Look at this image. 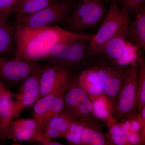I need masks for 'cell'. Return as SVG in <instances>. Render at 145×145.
Returning a JSON list of instances; mask_svg holds the SVG:
<instances>
[{
    "mask_svg": "<svg viewBox=\"0 0 145 145\" xmlns=\"http://www.w3.org/2000/svg\"><path fill=\"white\" fill-rule=\"evenodd\" d=\"M15 56L23 59L42 61L54 44L64 40L85 36L58 26L29 28L15 25Z\"/></svg>",
    "mask_w": 145,
    "mask_h": 145,
    "instance_id": "6da1fadb",
    "label": "cell"
},
{
    "mask_svg": "<svg viewBox=\"0 0 145 145\" xmlns=\"http://www.w3.org/2000/svg\"><path fill=\"white\" fill-rule=\"evenodd\" d=\"M101 26L92 36L88 48L89 56H96L110 39L113 37L126 24L130 21L126 9L120 7L116 0H111L109 8Z\"/></svg>",
    "mask_w": 145,
    "mask_h": 145,
    "instance_id": "7a4b0ae2",
    "label": "cell"
},
{
    "mask_svg": "<svg viewBox=\"0 0 145 145\" xmlns=\"http://www.w3.org/2000/svg\"><path fill=\"white\" fill-rule=\"evenodd\" d=\"M63 111L86 125L100 127L94 120L91 100L78 82L77 73L71 78L65 91Z\"/></svg>",
    "mask_w": 145,
    "mask_h": 145,
    "instance_id": "3957f363",
    "label": "cell"
},
{
    "mask_svg": "<svg viewBox=\"0 0 145 145\" xmlns=\"http://www.w3.org/2000/svg\"><path fill=\"white\" fill-rule=\"evenodd\" d=\"M72 9L70 0H55L35 13L27 15L16 13L15 25L29 28L55 26L64 22Z\"/></svg>",
    "mask_w": 145,
    "mask_h": 145,
    "instance_id": "277c9868",
    "label": "cell"
},
{
    "mask_svg": "<svg viewBox=\"0 0 145 145\" xmlns=\"http://www.w3.org/2000/svg\"><path fill=\"white\" fill-rule=\"evenodd\" d=\"M138 78L137 60L127 66L121 86L117 94L112 112L116 121L119 122L137 113L136 98Z\"/></svg>",
    "mask_w": 145,
    "mask_h": 145,
    "instance_id": "5b68a950",
    "label": "cell"
},
{
    "mask_svg": "<svg viewBox=\"0 0 145 145\" xmlns=\"http://www.w3.org/2000/svg\"><path fill=\"white\" fill-rule=\"evenodd\" d=\"M84 64L95 70L103 81L104 94L109 103L112 115L116 98L121 86L126 66H121L114 64L99 54L93 57L89 56Z\"/></svg>",
    "mask_w": 145,
    "mask_h": 145,
    "instance_id": "8992f818",
    "label": "cell"
},
{
    "mask_svg": "<svg viewBox=\"0 0 145 145\" xmlns=\"http://www.w3.org/2000/svg\"><path fill=\"white\" fill-rule=\"evenodd\" d=\"M106 13L103 0H81L64 23L69 31L80 33L98 25Z\"/></svg>",
    "mask_w": 145,
    "mask_h": 145,
    "instance_id": "52a82bcc",
    "label": "cell"
},
{
    "mask_svg": "<svg viewBox=\"0 0 145 145\" xmlns=\"http://www.w3.org/2000/svg\"><path fill=\"white\" fill-rule=\"evenodd\" d=\"M47 65L23 59L16 56L0 54V79L8 84L17 85L22 82L32 72Z\"/></svg>",
    "mask_w": 145,
    "mask_h": 145,
    "instance_id": "ba28073f",
    "label": "cell"
},
{
    "mask_svg": "<svg viewBox=\"0 0 145 145\" xmlns=\"http://www.w3.org/2000/svg\"><path fill=\"white\" fill-rule=\"evenodd\" d=\"M42 134L34 118L11 120L0 126V139L15 142L31 141Z\"/></svg>",
    "mask_w": 145,
    "mask_h": 145,
    "instance_id": "9c48e42d",
    "label": "cell"
},
{
    "mask_svg": "<svg viewBox=\"0 0 145 145\" xmlns=\"http://www.w3.org/2000/svg\"><path fill=\"white\" fill-rule=\"evenodd\" d=\"M77 73L76 70H71L62 65H47L40 77L39 99L68 83Z\"/></svg>",
    "mask_w": 145,
    "mask_h": 145,
    "instance_id": "30bf717a",
    "label": "cell"
},
{
    "mask_svg": "<svg viewBox=\"0 0 145 145\" xmlns=\"http://www.w3.org/2000/svg\"><path fill=\"white\" fill-rule=\"evenodd\" d=\"M128 23L122 27L117 34L107 42L97 55H101L121 66H127L134 63L127 57L126 49V31Z\"/></svg>",
    "mask_w": 145,
    "mask_h": 145,
    "instance_id": "8fae6325",
    "label": "cell"
},
{
    "mask_svg": "<svg viewBox=\"0 0 145 145\" xmlns=\"http://www.w3.org/2000/svg\"><path fill=\"white\" fill-rule=\"evenodd\" d=\"M44 67L32 72L21 83L18 93L20 99L16 101V118L20 116L24 109L34 105L39 99L40 77Z\"/></svg>",
    "mask_w": 145,
    "mask_h": 145,
    "instance_id": "7c38bea8",
    "label": "cell"
},
{
    "mask_svg": "<svg viewBox=\"0 0 145 145\" xmlns=\"http://www.w3.org/2000/svg\"><path fill=\"white\" fill-rule=\"evenodd\" d=\"M91 37L88 35L71 42L66 51L63 66L76 71L82 66L89 57L88 48Z\"/></svg>",
    "mask_w": 145,
    "mask_h": 145,
    "instance_id": "4fadbf2b",
    "label": "cell"
},
{
    "mask_svg": "<svg viewBox=\"0 0 145 145\" xmlns=\"http://www.w3.org/2000/svg\"><path fill=\"white\" fill-rule=\"evenodd\" d=\"M74 119L66 112L62 111L59 115L51 119L44 132L31 142L47 145L50 140L64 137Z\"/></svg>",
    "mask_w": 145,
    "mask_h": 145,
    "instance_id": "5bb4252c",
    "label": "cell"
},
{
    "mask_svg": "<svg viewBox=\"0 0 145 145\" xmlns=\"http://www.w3.org/2000/svg\"><path fill=\"white\" fill-rule=\"evenodd\" d=\"M78 69V82L90 99L104 94L103 81L95 70L85 64Z\"/></svg>",
    "mask_w": 145,
    "mask_h": 145,
    "instance_id": "9a60e30c",
    "label": "cell"
},
{
    "mask_svg": "<svg viewBox=\"0 0 145 145\" xmlns=\"http://www.w3.org/2000/svg\"><path fill=\"white\" fill-rule=\"evenodd\" d=\"M127 26L126 40L138 49L145 50V8L135 15Z\"/></svg>",
    "mask_w": 145,
    "mask_h": 145,
    "instance_id": "2e32d148",
    "label": "cell"
},
{
    "mask_svg": "<svg viewBox=\"0 0 145 145\" xmlns=\"http://www.w3.org/2000/svg\"><path fill=\"white\" fill-rule=\"evenodd\" d=\"M69 83L42 96L34 103L33 110V118L36 121L40 129L41 130L43 119L47 112L48 111L56 98L62 92L66 90Z\"/></svg>",
    "mask_w": 145,
    "mask_h": 145,
    "instance_id": "e0dca14e",
    "label": "cell"
},
{
    "mask_svg": "<svg viewBox=\"0 0 145 145\" xmlns=\"http://www.w3.org/2000/svg\"><path fill=\"white\" fill-rule=\"evenodd\" d=\"M16 27L0 17V54L15 56Z\"/></svg>",
    "mask_w": 145,
    "mask_h": 145,
    "instance_id": "ac0fdd59",
    "label": "cell"
},
{
    "mask_svg": "<svg viewBox=\"0 0 145 145\" xmlns=\"http://www.w3.org/2000/svg\"><path fill=\"white\" fill-rule=\"evenodd\" d=\"M91 100L95 118L103 120L108 126L116 121L112 117L109 103L105 94L94 97Z\"/></svg>",
    "mask_w": 145,
    "mask_h": 145,
    "instance_id": "d6986e66",
    "label": "cell"
},
{
    "mask_svg": "<svg viewBox=\"0 0 145 145\" xmlns=\"http://www.w3.org/2000/svg\"><path fill=\"white\" fill-rule=\"evenodd\" d=\"M87 36L88 35L86 34L85 36L81 37L66 39L57 43L51 48L46 57L42 61L47 65L63 66L66 51L71 42L74 39Z\"/></svg>",
    "mask_w": 145,
    "mask_h": 145,
    "instance_id": "ffe728a7",
    "label": "cell"
},
{
    "mask_svg": "<svg viewBox=\"0 0 145 145\" xmlns=\"http://www.w3.org/2000/svg\"><path fill=\"white\" fill-rule=\"evenodd\" d=\"M138 78L136 98V112H140L145 107V61L143 57L137 59Z\"/></svg>",
    "mask_w": 145,
    "mask_h": 145,
    "instance_id": "44dd1931",
    "label": "cell"
},
{
    "mask_svg": "<svg viewBox=\"0 0 145 145\" xmlns=\"http://www.w3.org/2000/svg\"><path fill=\"white\" fill-rule=\"evenodd\" d=\"M82 145H110L106 135L100 131L99 128L85 126L81 136Z\"/></svg>",
    "mask_w": 145,
    "mask_h": 145,
    "instance_id": "7402d4cb",
    "label": "cell"
},
{
    "mask_svg": "<svg viewBox=\"0 0 145 145\" xmlns=\"http://www.w3.org/2000/svg\"><path fill=\"white\" fill-rule=\"evenodd\" d=\"M108 127V133L106 136L110 145H130L126 135L119 122H113Z\"/></svg>",
    "mask_w": 145,
    "mask_h": 145,
    "instance_id": "603a6c76",
    "label": "cell"
},
{
    "mask_svg": "<svg viewBox=\"0 0 145 145\" xmlns=\"http://www.w3.org/2000/svg\"><path fill=\"white\" fill-rule=\"evenodd\" d=\"M65 91L62 92L56 98L44 117L41 127L42 134L44 132L48 125L51 119L57 117L62 112L64 106Z\"/></svg>",
    "mask_w": 145,
    "mask_h": 145,
    "instance_id": "cb8c5ba5",
    "label": "cell"
},
{
    "mask_svg": "<svg viewBox=\"0 0 145 145\" xmlns=\"http://www.w3.org/2000/svg\"><path fill=\"white\" fill-rule=\"evenodd\" d=\"M55 0H21L16 13L27 15L48 6Z\"/></svg>",
    "mask_w": 145,
    "mask_h": 145,
    "instance_id": "d4e9b609",
    "label": "cell"
},
{
    "mask_svg": "<svg viewBox=\"0 0 145 145\" xmlns=\"http://www.w3.org/2000/svg\"><path fill=\"white\" fill-rule=\"evenodd\" d=\"M16 118V101L8 98H0V124Z\"/></svg>",
    "mask_w": 145,
    "mask_h": 145,
    "instance_id": "484cf974",
    "label": "cell"
},
{
    "mask_svg": "<svg viewBox=\"0 0 145 145\" xmlns=\"http://www.w3.org/2000/svg\"><path fill=\"white\" fill-rule=\"evenodd\" d=\"M119 123L125 133L131 131L145 136V124L143 123L137 113L127 117Z\"/></svg>",
    "mask_w": 145,
    "mask_h": 145,
    "instance_id": "4316f807",
    "label": "cell"
},
{
    "mask_svg": "<svg viewBox=\"0 0 145 145\" xmlns=\"http://www.w3.org/2000/svg\"><path fill=\"white\" fill-rule=\"evenodd\" d=\"M86 125L79 121L74 120L71 124L64 138L71 145H82L81 136Z\"/></svg>",
    "mask_w": 145,
    "mask_h": 145,
    "instance_id": "83f0119b",
    "label": "cell"
},
{
    "mask_svg": "<svg viewBox=\"0 0 145 145\" xmlns=\"http://www.w3.org/2000/svg\"><path fill=\"white\" fill-rule=\"evenodd\" d=\"M21 0H0V17L6 21L11 14L17 12Z\"/></svg>",
    "mask_w": 145,
    "mask_h": 145,
    "instance_id": "f1b7e54d",
    "label": "cell"
},
{
    "mask_svg": "<svg viewBox=\"0 0 145 145\" xmlns=\"http://www.w3.org/2000/svg\"><path fill=\"white\" fill-rule=\"evenodd\" d=\"M145 0H121L122 6L124 7L129 14L136 15L144 7Z\"/></svg>",
    "mask_w": 145,
    "mask_h": 145,
    "instance_id": "f546056e",
    "label": "cell"
},
{
    "mask_svg": "<svg viewBox=\"0 0 145 145\" xmlns=\"http://www.w3.org/2000/svg\"><path fill=\"white\" fill-rule=\"evenodd\" d=\"M20 97V95L18 93H15L12 91L6 83L0 79V98H8L18 100Z\"/></svg>",
    "mask_w": 145,
    "mask_h": 145,
    "instance_id": "4dcf8cb0",
    "label": "cell"
},
{
    "mask_svg": "<svg viewBox=\"0 0 145 145\" xmlns=\"http://www.w3.org/2000/svg\"><path fill=\"white\" fill-rule=\"evenodd\" d=\"M130 145H144L145 136L140 133L127 131L125 133Z\"/></svg>",
    "mask_w": 145,
    "mask_h": 145,
    "instance_id": "1f68e13d",
    "label": "cell"
},
{
    "mask_svg": "<svg viewBox=\"0 0 145 145\" xmlns=\"http://www.w3.org/2000/svg\"><path fill=\"white\" fill-rule=\"evenodd\" d=\"M63 144L62 143L54 141V140H50L47 144V145H63Z\"/></svg>",
    "mask_w": 145,
    "mask_h": 145,
    "instance_id": "d6a6232c",
    "label": "cell"
},
{
    "mask_svg": "<svg viewBox=\"0 0 145 145\" xmlns=\"http://www.w3.org/2000/svg\"><path fill=\"white\" fill-rule=\"evenodd\" d=\"M0 126H1V124H0Z\"/></svg>",
    "mask_w": 145,
    "mask_h": 145,
    "instance_id": "836d02e7",
    "label": "cell"
},
{
    "mask_svg": "<svg viewBox=\"0 0 145 145\" xmlns=\"http://www.w3.org/2000/svg\"><path fill=\"white\" fill-rule=\"evenodd\" d=\"M70 1H71V0H70Z\"/></svg>",
    "mask_w": 145,
    "mask_h": 145,
    "instance_id": "e575fe53",
    "label": "cell"
}]
</instances>
